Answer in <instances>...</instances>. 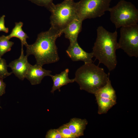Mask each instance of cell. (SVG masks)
I'll use <instances>...</instances> for the list:
<instances>
[{"label":"cell","mask_w":138,"mask_h":138,"mask_svg":"<svg viewBox=\"0 0 138 138\" xmlns=\"http://www.w3.org/2000/svg\"><path fill=\"white\" fill-rule=\"evenodd\" d=\"M112 0H80L77 3V17L82 21L100 17L109 11Z\"/></svg>","instance_id":"obj_6"},{"label":"cell","mask_w":138,"mask_h":138,"mask_svg":"<svg viewBox=\"0 0 138 138\" xmlns=\"http://www.w3.org/2000/svg\"><path fill=\"white\" fill-rule=\"evenodd\" d=\"M82 22L77 16L63 30L65 37L69 40L70 43L77 41L78 34L82 30Z\"/></svg>","instance_id":"obj_12"},{"label":"cell","mask_w":138,"mask_h":138,"mask_svg":"<svg viewBox=\"0 0 138 138\" xmlns=\"http://www.w3.org/2000/svg\"><path fill=\"white\" fill-rule=\"evenodd\" d=\"M66 52L68 56L73 61H82L85 63L93 62L94 57L92 52H87L79 45L77 41L70 43Z\"/></svg>","instance_id":"obj_9"},{"label":"cell","mask_w":138,"mask_h":138,"mask_svg":"<svg viewBox=\"0 0 138 138\" xmlns=\"http://www.w3.org/2000/svg\"><path fill=\"white\" fill-rule=\"evenodd\" d=\"M40 66L36 64L34 65L30 64L25 78L27 79L32 85L40 84L45 76H50L51 71L47 70Z\"/></svg>","instance_id":"obj_11"},{"label":"cell","mask_w":138,"mask_h":138,"mask_svg":"<svg viewBox=\"0 0 138 138\" xmlns=\"http://www.w3.org/2000/svg\"><path fill=\"white\" fill-rule=\"evenodd\" d=\"M46 138H63L57 129H51L47 132Z\"/></svg>","instance_id":"obj_19"},{"label":"cell","mask_w":138,"mask_h":138,"mask_svg":"<svg viewBox=\"0 0 138 138\" xmlns=\"http://www.w3.org/2000/svg\"><path fill=\"white\" fill-rule=\"evenodd\" d=\"M88 123L86 119L74 118L66 124L76 138L84 135V132Z\"/></svg>","instance_id":"obj_14"},{"label":"cell","mask_w":138,"mask_h":138,"mask_svg":"<svg viewBox=\"0 0 138 138\" xmlns=\"http://www.w3.org/2000/svg\"><path fill=\"white\" fill-rule=\"evenodd\" d=\"M63 138H76L66 124L57 129Z\"/></svg>","instance_id":"obj_18"},{"label":"cell","mask_w":138,"mask_h":138,"mask_svg":"<svg viewBox=\"0 0 138 138\" xmlns=\"http://www.w3.org/2000/svg\"><path fill=\"white\" fill-rule=\"evenodd\" d=\"M7 67L5 60L0 57V77L3 79L12 73V72L9 73L8 72Z\"/></svg>","instance_id":"obj_17"},{"label":"cell","mask_w":138,"mask_h":138,"mask_svg":"<svg viewBox=\"0 0 138 138\" xmlns=\"http://www.w3.org/2000/svg\"><path fill=\"white\" fill-rule=\"evenodd\" d=\"M51 13V27L63 30L76 17L77 3L74 0H64L61 3H53L47 9Z\"/></svg>","instance_id":"obj_4"},{"label":"cell","mask_w":138,"mask_h":138,"mask_svg":"<svg viewBox=\"0 0 138 138\" xmlns=\"http://www.w3.org/2000/svg\"><path fill=\"white\" fill-rule=\"evenodd\" d=\"M3 79L0 77V96L4 94L5 92L6 84L4 82Z\"/></svg>","instance_id":"obj_22"},{"label":"cell","mask_w":138,"mask_h":138,"mask_svg":"<svg viewBox=\"0 0 138 138\" xmlns=\"http://www.w3.org/2000/svg\"><path fill=\"white\" fill-rule=\"evenodd\" d=\"M28 56L24 54V51L21 48V53L19 57L11 62L8 65L10 67L12 73L19 79L23 80L28 70L30 63L28 61Z\"/></svg>","instance_id":"obj_10"},{"label":"cell","mask_w":138,"mask_h":138,"mask_svg":"<svg viewBox=\"0 0 138 138\" xmlns=\"http://www.w3.org/2000/svg\"><path fill=\"white\" fill-rule=\"evenodd\" d=\"M110 75L109 72L106 74L103 68L93 62L84 63L78 68L74 79L80 90L94 95L106 84Z\"/></svg>","instance_id":"obj_3"},{"label":"cell","mask_w":138,"mask_h":138,"mask_svg":"<svg viewBox=\"0 0 138 138\" xmlns=\"http://www.w3.org/2000/svg\"><path fill=\"white\" fill-rule=\"evenodd\" d=\"M97 37L92 53L99 63L105 65L109 71L114 69L117 62L116 51L118 48V33L110 32L102 26L97 29Z\"/></svg>","instance_id":"obj_2"},{"label":"cell","mask_w":138,"mask_h":138,"mask_svg":"<svg viewBox=\"0 0 138 138\" xmlns=\"http://www.w3.org/2000/svg\"><path fill=\"white\" fill-rule=\"evenodd\" d=\"M110 19L116 29L137 24L138 10L131 2L121 0L110 8Z\"/></svg>","instance_id":"obj_5"},{"label":"cell","mask_w":138,"mask_h":138,"mask_svg":"<svg viewBox=\"0 0 138 138\" xmlns=\"http://www.w3.org/2000/svg\"><path fill=\"white\" fill-rule=\"evenodd\" d=\"M37 5L44 6L48 9L53 3V0H28Z\"/></svg>","instance_id":"obj_20"},{"label":"cell","mask_w":138,"mask_h":138,"mask_svg":"<svg viewBox=\"0 0 138 138\" xmlns=\"http://www.w3.org/2000/svg\"><path fill=\"white\" fill-rule=\"evenodd\" d=\"M23 24V23L21 22H16L15 26L12 29L11 33L9 35L6 36L9 39L13 37L19 39L21 43V48H23L24 45L26 46L28 44L26 39L29 38L27 34L22 29Z\"/></svg>","instance_id":"obj_15"},{"label":"cell","mask_w":138,"mask_h":138,"mask_svg":"<svg viewBox=\"0 0 138 138\" xmlns=\"http://www.w3.org/2000/svg\"><path fill=\"white\" fill-rule=\"evenodd\" d=\"M63 33V30L51 27L48 30L41 32L38 34L34 43L25 46L26 55L28 57L33 55L36 64L42 67L44 64L57 62L60 58L55 42Z\"/></svg>","instance_id":"obj_1"},{"label":"cell","mask_w":138,"mask_h":138,"mask_svg":"<svg viewBox=\"0 0 138 138\" xmlns=\"http://www.w3.org/2000/svg\"><path fill=\"white\" fill-rule=\"evenodd\" d=\"M5 16L3 15L0 18V31H3L6 33L8 32V29L6 27L5 25Z\"/></svg>","instance_id":"obj_21"},{"label":"cell","mask_w":138,"mask_h":138,"mask_svg":"<svg viewBox=\"0 0 138 138\" xmlns=\"http://www.w3.org/2000/svg\"><path fill=\"white\" fill-rule=\"evenodd\" d=\"M118 48L123 50L129 56L138 57V25L121 27Z\"/></svg>","instance_id":"obj_7"},{"label":"cell","mask_w":138,"mask_h":138,"mask_svg":"<svg viewBox=\"0 0 138 138\" xmlns=\"http://www.w3.org/2000/svg\"><path fill=\"white\" fill-rule=\"evenodd\" d=\"M9 40L4 35L0 36V57L11 50L14 42Z\"/></svg>","instance_id":"obj_16"},{"label":"cell","mask_w":138,"mask_h":138,"mask_svg":"<svg viewBox=\"0 0 138 138\" xmlns=\"http://www.w3.org/2000/svg\"><path fill=\"white\" fill-rule=\"evenodd\" d=\"M69 70L66 68L60 73L54 75H51L50 76L53 81V85L51 92L53 93L56 90L60 91V88L69 83L75 82V79H70L68 76Z\"/></svg>","instance_id":"obj_13"},{"label":"cell","mask_w":138,"mask_h":138,"mask_svg":"<svg viewBox=\"0 0 138 138\" xmlns=\"http://www.w3.org/2000/svg\"><path fill=\"white\" fill-rule=\"evenodd\" d=\"M98 105V113L105 114L117 103L116 91L109 78L106 84L94 94Z\"/></svg>","instance_id":"obj_8"}]
</instances>
